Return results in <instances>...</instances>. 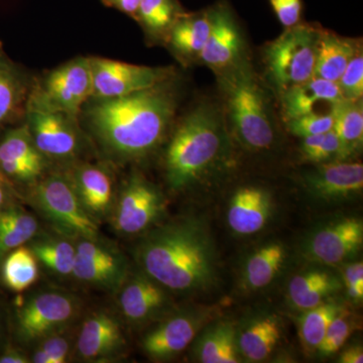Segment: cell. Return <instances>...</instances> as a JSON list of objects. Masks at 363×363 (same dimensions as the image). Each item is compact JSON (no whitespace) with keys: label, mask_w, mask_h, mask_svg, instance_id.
Segmentation results:
<instances>
[{"label":"cell","mask_w":363,"mask_h":363,"mask_svg":"<svg viewBox=\"0 0 363 363\" xmlns=\"http://www.w3.org/2000/svg\"><path fill=\"white\" fill-rule=\"evenodd\" d=\"M172 79L124 96L86 102L91 140L111 164L140 161L161 145L178 107Z\"/></svg>","instance_id":"obj_1"},{"label":"cell","mask_w":363,"mask_h":363,"mask_svg":"<svg viewBox=\"0 0 363 363\" xmlns=\"http://www.w3.org/2000/svg\"><path fill=\"white\" fill-rule=\"evenodd\" d=\"M140 271L174 292H199L217 274L213 240L201 220L193 217L152 227L135 250Z\"/></svg>","instance_id":"obj_2"},{"label":"cell","mask_w":363,"mask_h":363,"mask_svg":"<svg viewBox=\"0 0 363 363\" xmlns=\"http://www.w3.org/2000/svg\"><path fill=\"white\" fill-rule=\"evenodd\" d=\"M229 138L223 114L202 104L186 114L175 128L164 154L169 189L185 190L223 161Z\"/></svg>","instance_id":"obj_3"},{"label":"cell","mask_w":363,"mask_h":363,"mask_svg":"<svg viewBox=\"0 0 363 363\" xmlns=\"http://www.w3.org/2000/svg\"><path fill=\"white\" fill-rule=\"evenodd\" d=\"M225 112L234 135L247 149L269 150L274 140L269 100L247 62L218 74Z\"/></svg>","instance_id":"obj_4"},{"label":"cell","mask_w":363,"mask_h":363,"mask_svg":"<svg viewBox=\"0 0 363 363\" xmlns=\"http://www.w3.org/2000/svg\"><path fill=\"white\" fill-rule=\"evenodd\" d=\"M92 93L90 58L78 57L33 78L26 112H61L79 118Z\"/></svg>","instance_id":"obj_5"},{"label":"cell","mask_w":363,"mask_h":363,"mask_svg":"<svg viewBox=\"0 0 363 363\" xmlns=\"http://www.w3.org/2000/svg\"><path fill=\"white\" fill-rule=\"evenodd\" d=\"M32 188L33 206L60 234L76 240L100 238L97 221L81 204L65 172L45 175Z\"/></svg>","instance_id":"obj_6"},{"label":"cell","mask_w":363,"mask_h":363,"mask_svg":"<svg viewBox=\"0 0 363 363\" xmlns=\"http://www.w3.org/2000/svg\"><path fill=\"white\" fill-rule=\"evenodd\" d=\"M320 28L298 23L286 28L264 50L267 75L279 94L314 77Z\"/></svg>","instance_id":"obj_7"},{"label":"cell","mask_w":363,"mask_h":363,"mask_svg":"<svg viewBox=\"0 0 363 363\" xmlns=\"http://www.w3.org/2000/svg\"><path fill=\"white\" fill-rule=\"evenodd\" d=\"M166 210L162 191L140 174L124 181L111 214L114 230L121 235L145 233L156 226Z\"/></svg>","instance_id":"obj_8"},{"label":"cell","mask_w":363,"mask_h":363,"mask_svg":"<svg viewBox=\"0 0 363 363\" xmlns=\"http://www.w3.org/2000/svg\"><path fill=\"white\" fill-rule=\"evenodd\" d=\"M79 310L80 303L70 294L61 291L35 294L16 311V333L23 343H39L47 336L67 328Z\"/></svg>","instance_id":"obj_9"},{"label":"cell","mask_w":363,"mask_h":363,"mask_svg":"<svg viewBox=\"0 0 363 363\" xmlns=\"http://www.w3.org/2000/svg\"><path fill=\"white\" fill-rule=\"evenodd\" d=\"M79 118L61 112H26V125L38 150L50 162L73 164L86 147Z\"/></svg>","instance_id":"obj_10"},{"label":"cell","mask_w":363,"mask_h":363,"mask_svg":"<svg viewBox=\"0 0 363 363\" xmlns=\"http://www.w3.org/2000/svg\"><path fill=\"white\" fill-rule=\"evenodd\" d=\"M92 71V97L116 98L147 89L173 77L172 68L124 63L101 57H89Z\"/></svg>","instance_id":"obj_11"},{"label":"cell","mask_w":363,"mask_h":363,"mask_svg":"<svg viewBox=\"0 0 363 363\" xmlns=\"http://www.w3.org/2000/svg\"><path fill=\"white\" fill-rule=\"evenodd\" d=\"M128 274V260L118 248L101 238L77 240L73 276L78 281L117 292Z\"/></svg>","instance_id":"obj_12"},{"label":"cell","mask_w":363,"mask_h":363,"mask_svg":"<svg viewBox=\"0 0 363 363\" xmlns=\"http://www.w3.org/2000/svg\"><path fill=\"white\" fill-rule=\"evenodd\" d=\"M211 312L207 308H190L169 315L143 338L145 354L155 360L171 359L180 354L206 326Z\"/></svg>","instance_id":"obj_13"},{"label":"cell","mask_w":363,"mask_h":363,"mask_svg":"<svg viewBox=\"0 0 363 363\" xmlns=\"http://www.w3.org/2000/svg\"><path fill=\"white\" fill-rule=\"evenodd\" d=\"M208 11L210 32L199 61L218 75L243 61L245 40L226 2H219Z\"/></svg>","instance_id":"obj_14"},{"label":"cell","mask_w":363,"mask_h":363,"mask_svg":"<svg viewBox=\"0 0 363 363\" xmlns=\"http://www.w3.org/2000/svg\"><path fill=\"white\" fill-rule=\"evenodd\" d=\"M65 173L92 218L98 222L111 217L116 198V179L107 162H73Z\"/></svg>","instance_id":"obj_15"},{"label":"cell","mask_w":363,"mask_h":363,"mask_svg":"<svg viewBox=\"0 0 363 363\" xmlns=\"http://www.w3.org/2000/svg\"><path fill=\"white\" fill-rule=\"evenodd\" d=\"M362 242V221L358 218H342L313 234L306 241L304 255L317 264L339 266L357 255Z\"/></svg>","instance_id":"obj_16"},{"label":"cell","mask_w":363,"mask_h":363,"mask_svg":"<svg viewBox=\"0 0 363 363\" xmlns=\"http://www.w3.org/2000/svg\"><path fill=\"white\" fill-rule=\"evenodd\" d=\"M49 164L26 123L7 130L0 140V172L7 180L33 186L45 175Z\"/></svg>","instance_id":"obj_17"},{"label":"cell","mask_w":363,"mask_h":363,"mask_svg":"<svg viewBox=\"0 0 363 363\" xmlns=\"http://www.w3.org/2000/svg\"><path fill=\"white\" fill-rule=\"evenodd\" d=\"M128 346L121 323L106 312L91 314L83 322L76 353L83 362H104L121 357Z\"/></svg>","instance_id":"obj_18"},{"label":"cell","mask_w":363,"mask_h":363,"mask_svg":"<svg viewBox=\"0 0 363 363\" xmlns=\"http://www.w3.org/2000/svg\"><path fill=\"white\" fill-rule=\"evenodd\" d=\"M167 289L140 272L128 274L118 292V306L128 323L142 325L160 316L168 308Z\"/></svg>","instance_id":"obj_19"},{"label":"cell","mask_w":363,"mask_h":363,"mask_svg":"<svg viewBox=\"0 0 363 363\" xmlns=\"http://www.w3.org/2000/svg\"><path fill=\"white\" fill-rule=\"evenodd\" d=\"M286 121L304 116L334 114L344 99L337 83L313 77L281 95Z\"/></svg>","instance_id":"obj_20"},{"label":"cell","mask_w":363,"mask_h":363,"mask_svg":"<svg viewBox=\"0 0 363 363\" xmlns=\"http://www.w3.org/2000/svg\"><path fill=\"white\" fill-rule=\"evenodd\" d=\"M305 185L313 196L325 201L352 197L363 188L362 164L344 161L325 162L306 176Z\"/></svg>","instance_id":"obj_21"},{"label":"cell","mask_w":363,"mask_h":363,"mask_svg":"<svg viewBox=\"0 0 363 363\" xmlns=\"http://www.w3.org/2000/svg\"><path fill=\"white\" fill-rule=\"evenodd\" d=\"M33 78L9 58L0 42V130L26 116Z\"/></svg>","instance_id":"obj_22"},{"label":"cell","mask_w":363,"mask_h":363,"mask_svg":"<svg viewBox=\"0 0 363 363\" xmlns=\"http://www.w3.org/2000/svg\"><path fill=\"white\" fill-rule=\"evenodd\" d=\"M272 210V196L267 190L257 187L238 189L229 203L227 222L233 233L250 235L262 230Z\"/></svg>","instance_id":"obj_23"},{"label":"cell","mask_w":363,"mask_h":363,"mask_svg":"<svg viewBox=\"0 0 363 363\" xmlns=\"http://www.w3.org/2000/svg\"><path fill=\"white\" fill-rule=\"evenodd\" d=\"M210 32L209 11L186 13L172 26L164 44L181 63L199 61Z\"/></svg>","instance_id":"obj_24"},{"label":"cell","mask_w":363,"mask_h":363,"mask_svg":"<svg viewBox=\"0 0 363 363\" xmlns=\"http://www.w3.org/2000/svg\"><path fill=\"white\" fill-rule=\"evenodd\" d=\"M238 350L248 362L267 359L281 337V325L278 317L271 314L257 315L236 328Z\"/></svg>","instance_id":"obj_25"},{"label":"cell","mask_w":363,"mask_h":363,"mask_svg":"<svg viewBox=\"0 0 363 363\" xmlns=\"http://www.w3.org/2000/svg\"><path fill=\"white\" fill-rule=\"evenodd\" d=\"M198 336V335H197ZM193 352L203 363L240 362L236 327L233 322L220 320L203 327L195 338Z\"/></svg>","instance_id":"obj_26"},{"label":"cell","mask_w":363,"mask_h":363,"mask_svg":"<svg viewBox=\"0 0 363 363\" xmlns=\"http://www.w3.org/2000/svg\"><path fill=\"white\" fill-rule=\"evenodd\" d=\"M359 44L328 30H320L315 60L314 77L337 83Z\"/></svg>","instance_id":"obj_27"},{"label":"cell","mask_w":363,"mask_h":363,"mask_svg":"<svg viewBox=\"0 0 363 363\" xmlns=\"http://www.w3.org/2000/svg\"><path fill=\"white\" fill-rule=\"evenodd\" d=\"M342 284L335 274L322 269H310L294 277L289 284L291 304L301 311L322 304L340 290Z\"/></svg>","instance_id":"obj_28"},{"label":"cell","mask_w":363,"mask_h":363,"mask_svg":"<svg viewBox=\"0 0 363 363\" xmlns=\"http://www.w3.org/2000/svg\"><path fill=\"white\" fill-rule=\"evenodd\" d=\"M186 11L179 0H142L135 21L150 44L166 40L172 26Z\"/></svg>","instance_id":"obj_29"},{"label":"cell","mask_w":363,"mask_h":363,"mask_svg":"<svg viewBox=\"0 0 363 363\" xmlns=\"http://www.w3.org/2000/svg\"><path fill=\"white\" fill-rule=\"evenodd\" d=\"M65 235H43L33 238L28 247L40 262L52 274L58 277L73 276L76 259V243Z\"/></svg>","instance_id":"obj_30"},{"label":"cell","mask_w":363,"mask_h":363,"mask_svg":"<svg viewBox=\"0 0 363 363\" xmlns=\"http://www.w3.org/2000/svg\"><path fill=\"white\" fill-rule=\"evenodd\" d=\"M286 250L279 242L257 248L248 257L242 272V281L250 290L266 288L281 271L286 259Z\"/></svg>","instance_id":"obj_31"},{"label":"cell","mask_w":363,"mask_h":363,"mask_svg":"<svg viewBox=\"0 0 363 363\" xmlns=\"http://www.w3.org/2000/svg\"><path fill=\"white\" fill-rule=\"evenodd\" d=\"M38 233L37 219L23 208L0 209V259L11 250L30 242Z\"/></svg>","instance_id":"obj_32"},{"label":"cell","mask_w":363,"mask_h":363,"mask_svg":"<svg viewBox=\"0 0 363 363\" xmlns=\"http://www.w3.org/2000/svg\"><path fill=\"white\" fill-rule=\"evenodd\" d=\"M342 149V159L357 154L363 142L362 99H343L334 112V126Z\"/></svg>","instance_id":"obj_33"},{"label":"cell","mask_w":363,"mask_h":363,"mask_svg":"<svg viewBox=\"0 0 363 363\" xmlns=\"http://www.w3.org/2000/svg\"><path fill=\"white\" fill-rule=\"evenodd\" d=\"M343 310V305L337 301H325L316 307L303 311L298 320V337L306 351H316L329 325Z\"/></svg>","instance_id":"obj_34"},{"label":"cell","mask_w":363,"mask_h":363,"mask_svg":"<svg viewBox=\"0 0 363 363\" xmlns=\"http://www.w3.org/2000/svg\"><path fill=\"white\" fill-rule=\"evenodd\" d=\"M4 284L14 292H23L39 279L38 259L26 245L7 253L2 264Z\"/></svg>","instance_id":"obj_35"},{"label":"cell","mask_w":363,"mask_h":363,"mask_svg":"<svg viewBox=\"0 0 363 363\" xmlns=\"http://www.w3.org/2000/svg\"><path fill=\"white\" fill-rule=\"evenodd\" d=\"M301 150L305 160L317 164L343 161L340 142L333 130L303 138Z\"/></svg>","instance_id":"obj_36"},{"label":"cell","mask_w":363,"mask_h":363,"mask_svg":"<svg viewBox=\"0 0 363 363\" xmlns=\"http://www.w3.org/2000/svg\"><path fill=\"white\" fill-rule=\"evenodd\" d=\"M354 328L355 324L351 315L344 309L329 325L323 340L316 350L318 355L321 357H328L335 354L350 337Z\"/></svg>","instance_id":"obj_37"},{"label":"cell","mask_w":363,"mask_h":363,"mask_svg":"<svg viewBox=\"0 0 363 363\" xmlns=\"http://www.w3.org/2000/svg\"><path fill=\"white\" fill-rule=\"evenodd\" d=\"M337 85L344 99L359 100L363 95V56L362 49L354 55Z\"/></svg>","instance_id":"obj_38"},{"label":"cell","mask_w":363,"mask_h":363,"mask_svg":"<svg viewBox=\"0 0 363 363\" xmlns=\"http://www.w3.org/2000/svg\"><path fill=\"white\" fill-rule=\"evenodd\" d=\"M293 135L300 138L322 135L333 130L334 114L328 116H304L286 121Z\"/></svg>","instance_id":"obj_39"},{"label":"cell","mask_w":363,"mask_h":363,"mask_svg":"<svg viewBox=\"0 0 363 363\" xmlns=\"http://www.w3.org/2000/svg\"><path fill=\"white\" fill-rule=\"evenodd\" d=\"M63 331L51 334L42 339L37 347L44 350L49 357L51 363H65L68 362L71 352V343L68 338L61 335Z\"/></svg>","instance_id":"obj_40"},{"label":"cell","mask_w":363,"mask_h":363,"mask_svg":"<svg viewBox=\"0 0 363 363\" xmlns=\"http://www.w3.org/2000/svg\"><path fill=\"white\" fill-rule=\"evenodd\" d=\"M277 18L286 28H293L301 23L303 0H269Z\"/></svg>","instance_id":"obj_41"},{"label":"cell","mask_w":363,"mask_h":363,"mask_svg":"<svg viewBox=\"0 0 363 363\" xmlns=\"http://www.w3.org/2000/svg\"><path fill=\"white\" fill-rule=\"evenodd\" d=\"M343 283L348 297L355 302H362L363 298V264L354 262L346 267L343 274Z\"/></svg>","instance_id":"obj_42"},{"label":"cell","mask_w":363,"mask_h":363,"mask_svg":"<svg viewBox=\"0 0 363 363\" xmlns=\"http://www.w3.org/2000/svg\"><path fill=\"white\" fill-rule=\"evenodd\" d=\"M105 6L116 9L135 21L142 0H101Z\"/></svg>","instance_id":"obj_43"},{"label":"cell","mask_w":363,"mask_h":363,"mask_svg":"<svg viewBox=\"0 0 363 363\" xmlns=\"http://www.w3.org/2000/svg\"><path fill=\"white\" fill-rule=\"evenodd\" d=\"M340 363H362L363 350L362 346H352L341 352L338 358Z\"/></svg>","instance_id":"obj_44"},{"label":"cell","mask_w":363,"mask_h":363,"mask_svg":"<svg viewBox=\"0 0 363 363\" xmlns=\"http://www.w3.org/2000/svg\"><path fill=\"white\" fill-rule=\"evenodd\" d=\"M30 362L28 357L23 354L21 351L16 350V348H9L0 357V363H28Z\"/></svg>","instance_id":"obj_45"},{"label":"cell","mask_w":363,"mask_h":363,"mask_svg":"<svg viewBox=\"0 0 363 363\" xmlns=\"http://www.w3.org/2000/svg\"><path fill=\"white\" fill-rule=\"evenodd\" d=\"M9 199V187H7V179L0 172V209L4 208Z\"/></svg>","instance_id":"obj_46"}]
</instances>
